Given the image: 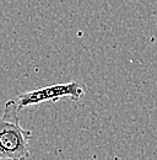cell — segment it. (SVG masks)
I'll use <instances>...</instances> for the list:
<instances>
[{
    "instance_id": "6da1fadb",
    "label": "cell",
    "mask_w": 157,
    "mask_h": 160,
    "mask_svg": "<svg viewBox=\"0 0 157 160\" xmlns=\"http://www.w3.org/2000/svg\"><path fill=\"white\" fill-rule=\"evenodd\" d=\"M16 100L6 101L0 117V159L26 160L32 132L21 126Z\"/></svg>"
},
{
    "instance_id": "7a4b0ae2",
    "label": "cell",
    "mask_w": 157,
    "mask_h": 160,
    "mask_svg": "<svg viewBox=\"0 0 157 160\" xmlns=\"http://www.w3.org/2000/svg\"><path fill=\"white\" fill-rule=\"evenodd\" d=\"M86 94V86L78 81H69L63 84H54L43 86L32 91H27L20 94L16 99L17 108L20 111L31 107L35 105H39L43 102H55L64 98H68L73 101H78Z\"/></svg>"
},
{
    "instance_id": "3957f363",
    "label": "cell",
    "mask_w": 157,
    "mask_h": 160,
    "mask_svg": "<svg viewBox=\"0 0 157 160\" xmlns=\"http://www.w3.org/2000/svg\"><path fill=\"white\" fill-rule=\"evenodd\" d=\"M0 160H10V159H0Z\"/></svg>"
},
{
    "instance_id": "277c9868",
    "label": "cell",
    "mask_w": 157,
    "mask_h": 160,
    "mask_svg": "<svg viewBox=\"0 0 157 160\" xmlns=\"http://www.w3.org/2000/svg\"><path fill=\"white\" fill-rule=\"evenodd\" d=\"M156 25H157V19H156Z\"/></svg>"
}]
</instances>
